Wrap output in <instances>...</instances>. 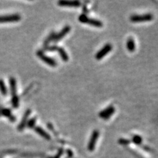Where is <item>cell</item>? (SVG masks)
I'll use <instances>...</instances> for the list:
<instances>
[{
    "instance_id": "5b68a950",
    "label": "cell",
    "mask_w": 158,
    "mask_h": 158,
    "mask_svg": "<svg viewBox=\"0 0 158 158\" xmlns=\"http://www.w3.org/2000/svg\"><path fill=\"white\" fill-rule=\"evenodd\" d=\"M21 16L18 14L0 16V23L18 22L21 20Z\"/></svg>"
},
{
    "instance_id": "44dd1931",
    "label": "cell",
    "mask_w": 158,
    "mask_h": 158,
    "mask_svg": "<svg viewBox=\"0 0 158 158\" xmlns=\"http://www.w3.org/2000/svg\"><path fill=\"white\" fill-rule=\"evenodd\" d=\"M119 143L120 144H122V145H127L129 144H130V142H131V141H130L129 140H128V139H124V138H120L119 141Z\"/></svg>"
},
{
    "instance_id": "2e32d148",
    "label": "cell",
    "mask_w": 158,
    "mask_h": 158,
    "mask_svg": "<svg viewBox=\"0 0 158 158\" xmlns=\"http://www.w3.org/2000/svg\"><path fill=\"white\" fill-rule=\"evenodd\" d=\"M0 92L2 94V95L5 96L8 94V89L5 84V82L2 79H0Z\"/></svg>"
},
{
    "instance_id": "7a4b0ae2",
    "label": "cell",
    "mask_w": 158,
    "mask_h": 158,
    "mask_svg": "<svg viewBox=\"0 0 158 158\" xmlns=\"http://www.w3.org/2000/svg\"><path fill=\"white\" fill-rule=\"evenodd\" d=\"M154 18V16L151 13H146L143 15H133L130 17V21L133 23H143L150 21Z\"/></svg>"
},
{
    "instance_id": "9c48e42d",
    "label": "cell",
    "mask_w": 158,
    "mask_h": 158,
    "mask_svg": "<svg viewBox=\"0 0 158 158\" xmlns=\"http://www.w3.org/2000/svg\"><path fill=\"white\" fill-rule=\"evenodd\" d=\"M70 31V26H65L63 29L61 30L60 33H58L57 34L55 35V38H54V42H58L61 40V39L63 38L68 33H69Z\"/></svg>"
},
{
    "instance_id": "ba28073f",
    "label": "cell",
    "mask_w": 158,
    "mask_h": 158,
    "mask_svg": "<svg viewBox=\"0 0 158 158\" xmlns=\"http://www.w3.org/2000/svg\"><path fill=\"white\" fill-rule=\"evenodd\" d=\"M57 3L60 6L69 8H79L81 5V2L77 0H61L58 1Z\"/></svg>"
},
{
    "instance_id": "277c9868",
    "label": "cell",
    "mask_w": 158,
    "mask_h": 158,
    "mask_svg": "<svg viewBox=\"0 0 158 158\" xmlns=\"http://www.w3.org/2000/svg\"><path fill=\"white\" fill-rule=\"evenodd\" d=\"M113 46L110 44H106L101 49L99 50L96 54V59L97 60H100L103 59V57L107 55L112 50Z\"/></svg>"
},
{
    "instance_id": "3957f363",
    "label": "cell",
    "mask_w": 158,
    "mask_h": 158,
    "mask_svg": "<svg viewBox=\"0 0 158 158\" xmlns=\"http://www.w3.org/2000/svg\"><path fill=\"white\" fill-rule=\"evenodd\" d=\"M36 55L38 56L41 60H42L44 61V62L46 63L47 65H48L51 66V67H56V66H57V61L54 60V59L51 58L50 57H48V56L45 55L42 51H41V50L38 51L37 53H36Z\"/></svg>"
},
{
    "instance_id": "30bf717a",
    "label": "cell",
    "mask_w": 158,
    "mask_h": 158,
    "mask_svg": "<svg viewBox=\"0 0 158 158\" xmlns=\"http://www.w3.org/2000/svg\"><path fill=\"white\" fill-rule=\"evenodd\" d=\"M30 114V109H28L27 111H26V112L25 113V114L23 117V119H21L20 124H18V129L19 130V131H23V130L25 129V127H26V124H27V123L28 119H29Z\"/></svg>"
},
{
    "instance_id": "7402d4cb",
    "label": "cell",
    "mask_w": 158,
    "mask_h": 158,
    "mask_svg": "<svg viewBox=\"0 0 158 158\" xmlns=\"http://www.w3.org/2000/svg\"><path fill=\"white\" fill-rule=\"evenodd\" d=\"M59 47L56 46H47L46 48H44L45 50L47 51H56L57 50Z\"/></svg>"
},
{
    "instance_id": "4fadbf2b",
    "label": "cell",
    "mask_w": 158,
    "mask_h": 158,
    "mask_svg": "<svg viewBox=\"0 0 158 158\" xmlns=\"http://www.w3.org/2000/svg\"><path fill=\"white\" fill-rule=\"evenodd\" d=\"M9 86L12 96L16 95V82L13 77H10L9 79Z\"/></svg>"
},
{
    "instance_id": "7c38bea8",
    "label": "cell",
    "mask_w": 158,
    "mask_h": 158,
    "mask_svg": "<svg viewBox=\"0 0 158 158\" xmlns=\"http://www.w3.org/2000/svg\"><path fill=\"white\" fill-rule=\"evenodd\" d=\"M35 131H36L38 134H40L41 136H42V137L44 138L45 139H46V140H50L51 139L50 135H49L48 133H47L43 129L41 128V127H35Z\"/></svg>"
},
{
    "instance_id": "8992f818",
    "label": "cell",
    "mask_w": 158,
    "mask_h": 158,
    "mask_svg": "<svg viewBox=\"0 0 158 158\" xmlns=\"http://www.w3.org/2000/svg\"><path fill=\"white\" fill-rule=\"evenodd\" d=\"M115 107L113 105H110L109 107H107L105 109H103L99 113V117L101 119H104V120H107L108 119L112 116V115L115 113Z\"/></svg>"
},
{
    "instance_id": "6da1fadb",
    "label": "cell",
    "mask_w": 158,
    "mask_h": 158,
    "mask_svg": "<svg viewBox=\"0 0 158 158\" xmlns=\"http://www.w3.org/2000/svg\"><path fill=\"white\" fill-rule=\"evenodd\" d=\"M79 22L82 23H85V24H88L90 25L93 26L95 27L101 28L103 27V23L101 21L96 19V18H88L86 14H81V15L79 16Z\"/></svg>"
},
{
    "instance_id": "52a82bcc",
    "label": "cell",
    "mask_w": 158,
    "mask_h": 158,
    "mask_svg": "<svg viewBox=\"0 0 158 158\" xmlns=\"http://www.w3.org/2000/svg\"><path fill=\"white\" fill-rule=\"evenodd\" d=\"M99 134H100V133H99V131L98 130H94L92 134V136L88 144V150L90 151V152L95 149L96 142H97V140L99 137Z\"/></svg>"
},
{
    "instance_id": "ffe728a7",
    "label": "cell",
    "mask_w": 158,
    "mask_h": 158,
    "mask_svg": "<svg viewBox=\"0 0 158 158\" xmlns=\"http://www.w3.org/2000/svg\"><path fill=\"white\" fill-rule=\"evenodd\" d=\"M1 114L4 115L5 117H8L9 118H10L12 115H11V111L9 109H3L1 111Z\"/></svg>"
},
{
    "instance_id": "ac0fdd59",
    "label": "cell",
    "mask_w": 158,
    "mask_h": 158,
    "mask_svg": "<svg viewBox=\"0 0 158 158\" xmlns=\"http://www.w3.org/2000/svg\"><path fill=\"white\" fill-rule=\"evenodd\" d=\"M133 142L135 144L140 145L142 142V138L139 135H134L133 137Z\"/></svg>"
},
{
    "instance_id": "5bb4252c",
    "label": "cell",
    "mask_w": 158,
    "mask_h": 158,
    "mask_svg": "<svg viewBox=\"0 0 158 158\" xmlns=\"http://www.w3.org/2000/svg\"><path fill=\"white\" fill-rule=\"evenodd\" d=\"M57 51L59 52V54H60V57L61 58V60H62L63 61H65V62H67V61H69V56H68L67 52H66V51L64 49V48H61V47H59L57 49Z\"/></svg>"
},
{
    "instance_id": "9a60e30c",
    "label": "cell",
    "mask_w": 158,
    "mask_h": 158,
    "mask_svg": "<svg viewBox=\"0 0 158 158\" xmlns=\"http://www.w3.org/2000/svg\"><path fill=\"white\" fill-rule=\"evenodd\" d=\"M55 35L56 34L54 32H51L50 33V34L49 35V36L46 38V39L45 40V41H44V48H46V47L48 46V45L50 43V42L51 41H53L54 40V38H55Z\"/></svg>"
},
{
    "instance_id": "d6986e66",
    "label": "cell",
    "mask_w": 158,
    "mask_h": 158,
    "mask_svg": "<svg viewBox=\"0 0 158 158\" xmlns=\"http://www.w3.org/2000/svg\"><path fill=\"white\" fill-rule=\"evenodd\" d=\"M36 117H33L32 118V119L29 120V121H27L28 127H29V128H34V127H35V124H36Z\"/></svg>"
},
{
    "instance_id": "e0dca14e",
    "label": "cell",
    "mask_w": 158,
    "mask_h": 158,
    "mask_svg": "<svg viewBox=\"0 0 158 158\" xmlns=\"http://www.w3.org/2000/svg\"><path fill=\"white\" fill-rule=\"evenodd\" d=\"M11 103H12L13 107L14 108H18V105H19V100L17 95L12 96V99H11Z\"/></svg>"
},
{
    "instance_id": "8fae6325",
    "label": "cell",
    "mask_w": 158,
    "mask_h": 158,
    "mask_svg": "<svg viewBox=\"0 0 158 158\" xmlns=\"http://www.w3.org/2000/svg\"><path fill=\"white\" fill-rule=\"evenodd\" d=\"M127 48L130 52H133V51H134V50H135L136 45H135V42H134L133 38L129 37V38L127 39Z\"/></svg>"
}]
</instances>
